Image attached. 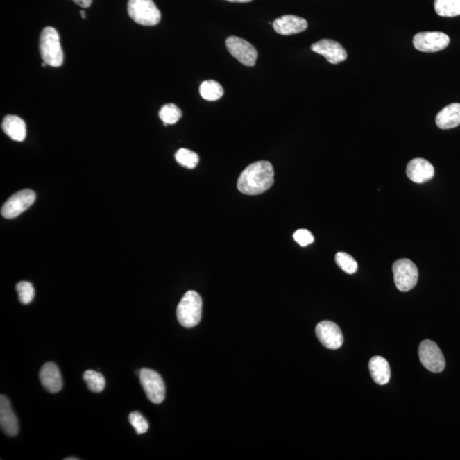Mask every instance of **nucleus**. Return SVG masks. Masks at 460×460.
Masks as SVG:
<instances>
[{
    "instance_id": "f257e3e1",
    "label": "nucleus",
    "mask_w": 460,
    "mask_h": 460,
    "mask_svg": "<svg viewBox=\"0 0 460 460\" xmlns=\"http://www.w3.org/2000/svg\"><path fill=\"white\" fill-rule=\"evenodd\" d=\"M275 171L271 162L266 160L250 164L238 179L239 191L256 196L266 192L274 183Z\"/></svg>"
},
{
    "instance_id": "f03ea898",
    "label": "nucleus",
    "mask_w": 460,
    "mask_h": 460,
    "mask_svg": "<svg viewBox=\"0 0 460 460\" xmlns=\"http://www.w3.org/2000/svg\"><path fill=\"white\" fill-rule=\"evenodd\" d=\"M202 316V299L194 291H189L181 299L177 309L179 323L183 327L192 328L200 323Z\"/></svg>"
},
{
    "instance_id": "7ed1b4c3",
    "label": "nucleus",
    "mask_w": 460,
    "mask_h": 460,
    "mask_svg": "<svg viewBox=\"0 0 460 460\" xmlns=\"http://www.w3.org/2000/svg\"><path fill=\"white\" fill-rule=\"evenodd\" d=\"M40 51L41 58L47 65L58 67L62 65V49L58 33L54 28L43 29L40 39Z\"/></svg>"
},
{
    "instance_id": "20e7f679",
    "label": "nucleus",
    "mask_w": 460,
    "mask_h": 460,
    "mask_svg": "<svg viewBox=\"0 0 460 460\" xmlns=\"http://www.w3.org/2000/svg\"><path fill=\"white\" fill-rule=\"evenodd\" d=\"M128 14L137 24L152 27L159 24L162 14L153 0H129Z\"/></svg>"
},
{
    "instance_id": "39448f33",
    "label": "nucleus",
    "mask_w": 460,
    "mask_h": 460,
    "mask_svg": "<svg viewBox=\"0 0 460 460\" xmlns=\"http://www.w3.org/2000/svg\"><path fill=\"white\" fill-rule=\"evenodd\" d=\"M394 282L398 289L409 291L417 285L418 271L414 262L403 259L393 264Z\"/></svg>"
},
{
    "instance_id": "423d86ee",
    "label": "nucleus",
    "mask_w": 460,
    "mask_h": 460,
    "mask_svg": "<svg viewBox=\"0 0 460 460\" xmlns=\"http://www.w3.org/2000/svg\"><path fill=\"white\" fill-rule=\"evenodd\" d=\"M418 357L423 366L429 372L441 373L446 366V361L438 346L432 340L426 339L418 348Z\"/></svg>"
},
{
    "instance_id": "0eeeda50",
    "label": "nucleus",
    "mask_w": 460,
    "mask_h": 460,
    "mask_svg": "<svg viewBox=\"0 0 460 460\" xmlns=\"http://www.w3.org/2000/svg\"><path fill=\"white\" fill-rule=\"evenodd\" d=\"M140 382L147 398L153 403L163 402L166 396V386L162 376L153 370L144 368L140 373Z\"/></svg>"
},
{
    "instance_id": "6e6552de",
    "label": "nucleus",
    "mask_w": 460,
    "mask_h": 460,
    "mask_svg": "<svg viewBox=\"0 0 460 460\" xmlns=\"http://www.w3.org/2000/svg\"><path fill=\"white\" fill-rule=\"evenodd\" d=\"M36 194L33 190L24 189L13 194L3 204L1 215L7 219H12L22 214L35 201Z\"/></svg>"
},
{
    "instance_id": "1a4fd4ad",
    "label": "nucleus",
    "mask_w": 460,
    "mask_h": 460,
    "mask_svg": "<svg viewBox=\"0 0 460 460\" xmlns=\"http://www.w3.org/2000/svg\"><path fill=\"white\" fill-rule=\"evenodd\" d=\"M226 46L230 53L243 65L248 67L255 65L259 53L256 48L248 41L240 37L230 36L226 40Z\"/></svg>"
},
{
    "instance_id": "9d476101",
    "label": "nucleus",
    "mask_w": 460,
    "mask_h": 460,
    "mask_svg": "<svg viewBox=\"0 0 460 460\" xmlns=\"http://www.w3.org/2000/svg\"><path fill=\"white\" fill-rule=\"evenodd\" d=\"M414 46L422 52H437L444 50L450 43V38L441 32H422L414 37Z\"/></svg>"
},
{
    "instance_id": "9b49d317",
    "label": "nucleus",
    "mask_w": 460,
    "mask_h": 460,
    "mask_svg": "<svg viewBox=\"0 0 460 460\" xmlns=\"http://www.w3.org/2000/svg\"><path fill=\"white\" fill-rule=\"evenodd\" d=\"M316 334L321 345L330 350L339 349L343 343V336L338 325L323 321L317 325Z\"/></svg>"
},
{
    "instance_id": "f8f14e48",
    "label": "nucleus",
    "mask_w": 460,
    "mask_h": 460,
    "mask_svg": "<svg viewBox=\"0 0 460 460\" xmlns=\"http://www.w3.org/2000/svg\"><path fill=\"white\" fill-rule=\"evenodd\" d=\"M312 50L323 56L332 65H339L348 58L347 51L341 44L332 40H321L312 46Z\"/></svg>"
},
{
    "instance_id": "ddd939ff",
    "label": "nucleus",
    "mask_w": 460,
    "mask_h": 460,
    "mask_svg": "<svg viewBox=\"0 0 460 460\" xmlns=\"http://www.w3.org/2000/svg\"><path fill=\"white\" fill-rule=\"evenodd\" d=\"M407 177L414 182L424 183L432 179L435 169L431 162L421 158L414 159L407 164Z\"/></svg>"
},
{
    "instance_id": "4468645a",
    "label": "nucleus",
    "mask_w": 460,
    "mask_h": 460,
    "mask_svg": "<svg viewBox=\"0 0 460 460\" xmlns=\"http://www.w3.org/2000/svg\"><path fill=\"white\" fill-rule=\"evenodd\" d=\"M275 31L282 35H296L308 28V22L300 17L287 15L278 18L273 22Z\"/></svg>"
},
{
    "instance_id": "2eb2a0df",
    "label": "nucleus",
    "mask_w": 460,
    "mask_h": 460,
    "mask_svg": "<svg viewBox=\"0 0 460 460\" xmlns=\"http://www.w3.org/2000/svg\"><path fill=\"white\" fill-rule=\"evenodd\" d=\"M0 425L2 431L9 436H17L19 431L16 414L13 412L9 399L3 395L0 396Z\"/></svg>"
},
{
    "instance_id": "dca6fc26",
    "label": "nucleus",
    "mask_w": 460,
    "mask_h": 460,
    "mask_svg": "<svg viewBox=\"0 0 460 460\" xmlns=\"http://www.w3.org/2000/svg\"><path fill=\"white\" fill-rule=\"evenodd\" d=\"M40 379L44 389L50 393H58L62 388V379L58 366L48 362L40 370Z\"/></svg>"
},
{
    "instance_id": "f3484780",
    "label": "nucleus",
    "mask_w": 460,
    "mask_h": 460,
    "mask_svg": "<svg viewBox=\"0 0 460 460\" xmlns=\"http://www.w3.org/2000/svg\"><path fill=\"white\" fill-rule=\"evenodd\" d=\"M2 130L11 139L17 142L25 140L27 127L24 119L16 115H7L2 122Z\"/></svg>"
},
{
    "instance_id": "a211bd4d",
    "label": "nucleus",
    "mask_w": 460,
    "mask_h": 460,
    "mask_svg": "<svg viewBox=\"0 0 460 460\" xmlns=\"http://www.w3.org/2000/svg\"><path fill=\"white\" fill-rule=\"evenodd\" d=\"M436 123L440 129L455 128L460 125V104L452 103L436 115Z\"/></svg>"
},
{
    "instance_id": "6ab92c4d",
    "label": "nucleus",
    "mask_w": 460,
    "mask_h": 460,
    "mask_svg": "<svg viewBox=\"0 0 460 460\" xmlns=\"http://www.w3.org/2000/svg\"><path fill=\"white\" fill-rule=\"evenodd\" d=\"M369 370L374 382L377 384H386L391 380L390 365L384 357H373L369 361Z\"/></svg>"
},
{
    "instance_id": "aec40b11",
    "label": "nucleus",
    "mask_w": 460,
    "mask_h": 460,
    "mask_svg": "<svg viewBox=\"0 0 460 460\" xmlns=\"http://www.w3.org/2000/svg\"><path fill=\"white\" fill-rule=\"evenodd\" d=\"M437 15L443 17L460 16V0H435L434 3Z\"/></svg>"
},
{
    "instance_id": "412c9836",
    "label": "nucleus",
    "mask_w": 460,
    "mask_h": 460,
    "mask_svg": "<svg viewBox=\"0 0 460 460\" xmlns=\"http://www.w3.org/2000/svg\"><path fill=\"white\" fill-rule=\"evenodd\" d=\"M223 88L215 80L204 81L200 87L202 99L207 101H216L223 96Z\"/></svg>"
},
{
    "instance_id": "4be33fe9",
    "label": "nucleus",
    "mask_w": 460,
    "mask_h": 460,
    "mask_svg": "<svg viewBox=\"0 0 460 460\" xmlns=\"http://www.w3.org/2000/svg\"><path fill=\"white\" fill-rule=\"evenodd\" d=\"M83 379L85 384H87L89 390L95 393H100L105 388L106 380L101 373L88 370L85 372Z\"/></svg>"
},
{
    "instance_id": "5701e85b",
    "label": "nucleus",
    "mask_w": 460,
    "mask_h": 460,
    "mask_svg": "<svg viewBox=\"0 0 460 460\" xmlns=\"http://www.w3.org/2000/svg\"><path fill=\"white\" fill-rule=\"evenodd\" d=\"M159 116L164 126L174 125L181 119L182 111L175 104H166L160 108Z\"/></svg>"
},
{
    "instance_id": "b1692460",
    "label": "nucleus",
    "mask_w": 460,
    "mask_h": 460,
    "mask_svg": "<svg viewBox=\"0 0 460 460\" xmlns=\"http://www.w3.org/2000/svg\"><path fill=\"white\" fill-rule=\"evenodd\" d=\"M175 158L178 164H180L182 167L189 168V169H194V168L197 167L198 163H199V156H198L197 153L186 148L179 149L176 153Z\"/></svg>"
},
{
    "instance_id": "393cba45",
    "label": "nucleus",
    "mask_w": 460,
    "mask_h": 460,
    "mask_svg": "<svg viewBox=\"0 0 460 460\" xmlns=\"http://www.w3.org/2000/svg\"><path fill=\"white\" fill-rule=\"evenodd\" d=\"M335 261L338 266L347 274L353 275L357 271V262L350 254L343 252L338 253L336 254Z\"/></svg>"
},
{
    "instance_id": "a878e982",
    "label": "nucleus",
    "mask_w": 460,
    "mask_h": 460,
    "mask_svg": "<svg viewBox=\"0 0 460 460\" xmlns=\"http://www.w3.org/2000/svg\"><path fill=\"white\" fill-rule=\"evenodd\" d=\"M18 297L22 304L28 305L35 298V291L32 283L28 282H21L17 285Z\"/></svg>"
},
{
    "instance_id": "bb28decb",
    "label": "nucleus",
    "mask_w": 460,
    "mask_h": 460,
    "mask_svg": "<svg viewBox=\"0 0 460 460\" xmlns=\"http://www.w3.org/2000/svg\"><path fill=\"white\" fill-rule=\"evenodd\" d=\"M129 421L138 435H142V434L148 432V423L140 413H130L129 415Z\"/></svg>"
},
{
    "instance_id": "cd10ccee",
    "label": "nucleus",
    "mask_w": 460,
    "mask_h": 460,
    "mask_svg": "<svg viewBox=\"0 0 460 460\" xmlns=\"http://www.w3.org/2000/svg\"><path fill=\"white\" fill-rule=\"evenodd\" d=\"M293 239L301 246H309L315 241L312 232L305 229L298 230L295 232Z\"/></svg>"
},
{
    "instance_id": "c85d7f7f",
    "label": "nucleus",
    "mask_w": 460,
    "mask_h": 460,
    "mask_svg": "<svg viewBox=\"0 0 460 460\" xmlns=\"http://www.w3.org/2000/svg\"><path fill=\"white\" fill-rule=\"evenodd\" d=\"M77 6L82 7V8H88L92 6V0H73Z\"/></svg>"
},
{
    "instance_id": "c756f323",
    "label": "nucleus",
    "mask_w": 460,
    "mask_h": 460,
    "mask_svg": "<svg viewBox=\"0 0 460 460\" xmlns=\"http://www.w3.org/2000/svg\"><path fill=\"white\" fill-rule=\"evenodd\" d=\"M226 1L233 2V3H248L253 1V0H226Z\"/></svg>"
},
{
    "instance_id": "7c9ffc66",
    "label": "nucleus",
    "mask_w": 460,
    "mask_h": 460,
    "mask_svg": "<svg viewBox=\"0 0 460 460\" xmlns=\"http://www.w3.org/2000/svg\"><path fill=\"white\" fill-rule=\"evenodd\" d=\"M80 14H81L82 18H83V19H85V11H80Z\"/></svg>"
},
{
    "instance_id": "2f4dec72",
    "label": "nucleus",
    "mask_w": 460,
    "mask_h": 460,
    "mask_svg": "<svg viewBox=\"0 0 460 460\" xmlns=\"http://www.w3.org/2000/svg\"><path fill=\"white\" fill-rule=\"evenodd\" d=\"M78 459H78V458H72V457H71V458H66V459H65V460H78Z\"/></svg>"
}]
</instances>
